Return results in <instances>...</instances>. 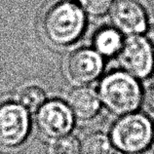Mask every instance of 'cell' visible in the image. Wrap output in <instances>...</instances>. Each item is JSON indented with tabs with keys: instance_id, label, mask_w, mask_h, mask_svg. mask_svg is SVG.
Wrapping results in <instances>:
<instances>
[{
	"instance_id": "6da1fadb",
	"label": "cell",
	"mask_w": 154,
	"mask_h": 154,
	"mask_svg": "<svg viewBox=\"0 0 154 154\" xmlns=\"http://www.w3.org/2000/svg\"><path fill=\"white\" fill-rule=\"evenodd\" d=\"M103 108L116 117L140 110L143 89L140 80L123 70L108 72L98 85Z\"/></svg>"
},
{
	"instance_id": "7a4b0ae2",
	"label": "cell",
	"mask_w": 154,
	"mask_h": 154,
	"mask_svg": "<svg viewBox=\"0 0 154 154\" xmlns=\"http://www.w3.org/2000/svg\"><path fill=\"white\" fill-rule=\"evenodd\" d=\"M153 121L140 111L117 117L108 136L116 153L143 154L152 143Z\"/></svg>"
},
{
	"instance_id": "3957f363",
	"label": "cell",
	"mask_w": 154,
	"mask_h": 154,
	"mask_svg": "<svg viewBox=\"0 0 154 154\" xmlns=\"http://www.w3.org/2000/svg\"><path fill=\"white\" fill-rule=\"evenodd\" d=\"M86 26L85 12L79 4L63 1L53 6L44 19V30L54 44L66 46L80 38Z\"/></svg>"
},
{
	"instance_id": "277c9868",
	"label": "cell",
	"mask_w": 154,
	"mask_h": 154,
	"mask_svg": "<svg viewBox=\"0 0 154 154\" xmlns=\"http://www.w3.org/2000/svg\"><path fill=\"white\" fill-rule=\"evenodd\" d=\"M118 57L121 70L137 80L147 79L154 71V53L145 37L130 35L123 41Z\"/></svg>"
},
{
	"instance_id": "5b68a950",
	"label": "cell",
	"mask_w": 154,
	"mask_h": 154,
	"mask_svg": "<svg viewBox=\"0 0 154 154\" xmlns=\"http://www.w3.org/2000/svg\"><path fill=\"white\" fill-rule=\"evenodd\" d=\"M29 111L22 104L0 105V146L16 148L25 143L30 130Z\"/></svg>"
},
{
	"instance_id": "8992f818",
	"label": "cell",
	"mask_w": 154,
	"mask_h": 154,
	"mask_svg": "<svg viewBox=\"0 0 154 154\" xmlns=\"http://www.w3.org/2000/svg\"><path fill=\"white\" fill-rule=\"evenodd\" d=\"M75 117L68 104L59 100L44 103L36 113V125L40 133L52 140L69 135Z\"/></svg>"
},
{
	"instance_id": "52a82bcc",
	"label": "cell",
	"mask_w": 154,
	"mask_h": 154,
	"mask_svg": "<svg viewBox=\"0 0 154 154\" xmlns=\"http://www.w3.org/2000/svg\"><path fill=\"white\" fill-rule=\"evenodd\" d=\"M113 27L128 36L143 33L147 27V16L137 0H117L110 9Z\"/></svg>"
},
{
	"instance_id": "ba28073f",
	"label": "cell",
	"mask_w": 154,
	"mask_h": 154,
	"mask_svg": "<svg viewBox=\"0 0 154 154\" xmlns=\"http://www.w3.org/2000/svg\"><path fill=\"white\" fill-rule=\"evenodd\" d=\"M103 68V57L95 49L88 48L74 52L67 63L68 76L78 86H87L99 79Z\"/></svg>"
},
{
	"instance_id": "9c48e42d",
	"label": "cell",
	"mask_w": 154,
	"mask_h": 154,
	"mask_svg": "<svg viewBox=\"0 0 154 154\" xmlns=\"http://www.w3.org/2000/svg\"><path fill=\"white\" fill-rule=\"evenodd\" d=\"M67 104L76 120L91 121L100 114L103 108L98 91L89 86H78L67 97Z\"/></svg>"
},
{
	"instance_id": "30bf717a",
	"label": "cell",
	"mask_w": 154,
	"mask_h": 154,
	"mask_svg": "<svg viewBox=\"0 0 154 154\" xmlns=\"http://www.w3.org/2000/svg\"><path fill=\"white\" fill-rule=\"evenodd\" d=\"M123 41L122 35L116 28H102L94 37V49L103 57L109 58L118 54Z\"/></svg>"
},
{
	"instance_id": "8fae6325",
	"label": "cell",
	"mask_w": 154,
	"mask_h": 154,
	"mask_svg": "<svg viewBox=\"0 0 154 154\" xmlns=\"http://www.w3.org/2000/svg\"><path fill=\"white\" fill-rule=\"evenodd\" d=\"M108 134L94 131L86 135L81 140V154H115Z\"/></svg>"
},
{
	"instance_id": "7c38bea8",
	"label": "cell",
	"mask_w": 154,
	"mask_h": 154,
	"mask_svg": "<svg viewBox=\"0 0 154 154\" xmlns=\"http://www.w3.org/2000/svg\"><path fill=\"white\" fill-rule=\"evenodd\" d=\"M45 93L41 88L36 86H30L23 89L19 95V103L31 112L37 111L45 103Z\"/></svg>"
},
{
	"instance_id": "4fadbf2b",
	"label": "cell",
	"mask_w": 154,
	"mask_h": 154,
	"mask_svg": "<svg viewBox=\"0 0 154 154\" xmlns=\"http://www.w3.org/2000/svg\"><path fill=\"white\" fill-rule=\"evenodd\" d=\"M51 154H81V140L73 135H66L53 140Z\"/></svg>"
},
{
	"instance_id": "5bb4252c",
	"label": "cell",
	"mask_w": 154,
	"mask_h": 154,
	"mask_svg": "<svg viewBox=\"0 0 154 154\" xmlns=\"http://www.w3.org/2000/svg\"><path fill=\"white\" fill-rule=\"evenodd\" d=\"M80 7L88 15L100 17L110 11L114 0H78Z\"/></svg>"
},
{
	"instance_id": "9a60e30c",
	"label": "cell",
	"mask_w": 154,
	"mask_h": 154,
	"mask_svg": "<svg viewBox=\"0 0 154 154\" xmlns=\"http://www.w3.org/2000/svg\"><path fill=\"white\" fill-rule=\"evenodd\" d=\"M140 110L154 120V86H149L143 90Z\"/></svg>"
},
{
	"instance_id": "2e32d148",
	"label": "cell",
	"mask_w": 154,
	"mask_h": 154,
	"mask_svg": "<svg viewBox=\"0 0 154 154\" xmlns=\"http://www.w3.org/2000/svg\"><path fill=\"white\" fill-rule=\"evenodd\" d=\"M144 37L149 42V44L154 47V23L147 26L146 29L144 31Z\"/></svg>"
},
{
	"instance_id": "e0dca14e",
	"label": "cell",
	"mask_w": 154,
	"mask_h": 154,
	"mask_svg": "<svg viewBox=\"0 0 154 154\" xmlns=\"http://www.w3.org/2000/svg\"><path fill=\"white\" fill-rule=\"evenodd\" d=\"M151 148L154 151V121H153V132H152V143H151Z\"/></svg>"
}]
</instances>
